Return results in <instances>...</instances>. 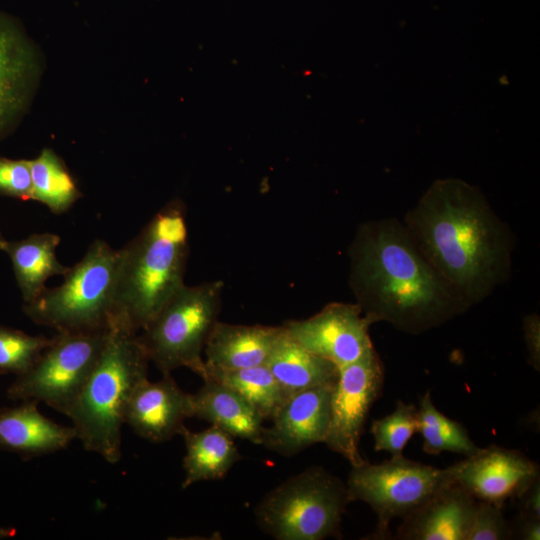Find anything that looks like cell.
Wrapping results in <instances>:
<instances>
[{
    "label": "cell",
    "mask_w": 540,
    "mask_h": 540,
    "mask_svg": "<svg viewBox=\"0 0 540 540\" xmlns=\"http://www.w3.org/2000/svg\"><path fill=\"white\" fill-rule=\"evenodd\" d=\"M44 70L40 47L18 19L0 11V141L28 113Z\"/></svg>",
    "instance_id": "8fae6325"
},
{
    "label": "cell",
    "mask_w": 540,
    "mask_h": 540,
    "mask_svg": "<svg viewBox=\"0 0 540 540\" xmlns=\"http://www.w3.org/2000/svg\"><path fill=\"white\" fill-rule=\"evenodd\" d=\"M417 422V432L423 439V451L427 454L439 455L448 451L468 457L480 449L461 423L448 418L436 408L430 391L420 399Z\"/></svg>",
    "instance_id": "d4e9b609"
},
{
    "label": "cell",
    "mask_w": 540,
    "mask_h": 540,
    "mask_svg": "<svg viewBox=\"0 0 540 540\" xmlns=\"http://www.w3.org/2000/svg\"><path fill=\"white\" fill-rule=\"evenodd\" d=\"M192 401L194 417L219 427L233 438L261 445L265 420L233 389L205 380L203 386L192 394Z\"/></svg>",
    "instance_id": "d6986e66"
},
{
    "label": "cell",
    "mask_w": 540,
    "mask_h": 540,
    "mask_svg": "<svg viewBox=\"0 0 540 540\" xmlns=\"http://www.w3.org/2000/svg\"><path fill=\"white\" fill-rule=\"evenodd\" d=\"M180 435L186 448L182 489L200 481L223 479L242 458L233 437L215 425L198 432L185 427Z\"/></svg>",
    "instance_id": "7402d4cb"
},
{
    "label": "cell",
    "mask_w": 540,
    "mask_h": 540,
    "mask_svg": "<svg viewBox=\"0 0 540 540\" xmlns=\"http://www.w3.org/2000/svg\"><path fill=\"white\" fill-rule=\"evenodd\" d=\"M224 283L183 284L138 334L148 358L162 374L185 367L202 379V353L218 321Z\"/></svg>",
    "instance_id": "52a82bcc"
},
{
    "label": "cell",
    "mask_w": 540,
    "mask_h": 540,
    "mask_svg": "<svg viewBox=\"0 0 540 540\" xmlns=\"http://www.w3.org/2000/svg\"><path fill=\"white\" fill-rule=\"evenodd\" d=\"M185 214L183 202L171 200L120 248L112 319L136 333L185 284L189 255Z\"/></svg>",
    "instance_id": "3957f363"
},
{
    "label": "cell",
    "mask_w": 540,
    "mask_h": 540,
    "mask_svg": "<svg viewBox=\"0 0 540 540\" xmlns=\"http://www.w3.org/2000/svg\"><path fill=\"white\" fill-rule=\"evenodd\" d=\"M265 365L287 398L308 388L336 382L339 374L335 364L302 347L283 325Z\"/></svg>",
    "instance_id": "ffe728a7"
},
{
    "label": "cell",
    "mask_w": 540,
    "mask_h": 540,
    "mask_svg": "<svg viewBox=\"0 0 540 540\" xmlns=\"http://www.w3.org/2000/svg\"><path fill=\"white\" fill-rule=\"evenodd\" d=\"M417 408L398 400L395 410L380 419H374L370 432L375 451H387L392 456L403 455V450L417 432Z\"/></svg>",
    "instance_id": "484cf974"
},
{
    "label": "cell",
    "mask_w": 540,
    "mask_h": 540,
    "mask_svg": "<svg viewBox=\"0 0 540 540\" xmlns=\"http://www.w3.org/2000/svg\"><path fill=\"white\" fill-rule=\"evenodd\" d=\"M36 401L0 408V448L30 458L65 449L77 439L72 426L45 417Z\"/></svg>",
    "instance_id": "e0dca14e"
},
{
    "label": "cell",
    "mask_w": 540,
    "mask_h": 540,
    "mask_svg": "<svg viewBox=\"0 0 540 540\" xmlns=\"http://www.w3.org/2000/svg\"><path fill=\"white\" fill-rule=\"evenodd\" d=\"M280 326L241 325L217 321L205 347V366L242 369L265 365Z\"/></svg>",
    "instance_id": "ac0fdd59"
},
{
    "label": "cell",
    "mask_w": 540,
    "mask_h": 540,
    "mask_svg": "<svg viewBox=\"0 0 540 540\" xmlns=\"http://www.w3.org/2000/svg\"><path fill=\"white\" fill-rule=\"evenodd\" d=\"M32 177V200L49 208L54 214H63L83 194L63 159L50 148L29 160Z\"/></svg>",
    "instance_id": "cb8c5ba5"
},
{
    "label": "cell",
    "mask_w": 540,
    "mask_h": 540,
    "mask_svg": "<svg viewBox=\"0 0 540 540\" xmlns=\"http://www.w3.org/2000/svg\"><path fill=\"white\" fill-rule=\"evenodd\" d=\"M477 502L459 485L447 483L402 519L395 539L467 540Z\"/></svg>",
    "instance_id": "2e32d148"
},
{
    "label": "cell",
    "mask_w": 540,
    "mask_h": 540,
    "mask_svg": "<svg viewBox=\"0 0 540 540\" xmlns=\"http://www.w3.org/2000/svg\"><path fill=\"white\" fill-rule=\"evenodd\" d=\"M451 483L462 487L477 501L504 507L517 499L540 477L539 465L519 450L496 444L445 468Z\"/></svg>",
    "instance_id": "4fadbf2b"
},
{
    "label": "cell",
    "mask_w": 540,
    "mask_h": 540,
    "mask_svg": "<svg viewBox=\"0 0 540 540\" xmlns=\"http://www.w3.org/2000/svg\"><path fill=\"white\" fill-rule=\"evenodd\" d=\"M61 241L54 233L32 234L17 241H7L8 254L24 303L37 298L46 288V281L55 275L64 276L69 267L60 263L56 248Z\"/></svg>",
    "instance_id": "44dd1931"
},
{
    "label": "cell",
    "mask_w": 540,
    "mask_h": 540,
    "mask_svg": "<svg viewBox=\"0 0 540 540\" xmlns=\"http://www.w3.org/2000/svg\"><path fill=\"white\" fill-rule=\"evenodd\" d=\"M519 520H540V477L533 481L517 498Z\"/></svg>",
    "instance_id": "4dcf8cb0"
},
{
    "label": "cell",
    "mask_w": 540,
    "mask_h": 540,
    "mask_svg": "<svg viewBox=\"0 0 540 540\" xmlns=\"http://www.w3.org/2000/svg\"><path fill=\"white\" fill-rule=\"evenodd\" d=\"M6 243H7V240L4 238V236L0 232V250L4 251Z\"/></svg>",
    "instance_id": "d6a6232c"
},
{
    "label": "cell",
    "mask_w": 540,
    "mask_h": 540,
    "mask_svg": "<svg viewBox=\"0 0 540 540\" xmlns=\"http://www.w3.org/2000/svg\"><path fill=\"white\" fill-rule=\"evenodd\" d=\"M194 417L192 394L184 392L171 377L143 381L133 392L125 412L127 424L138 436L153 442L180 435L186 419Z\"/></svg>",
    "instance_id": "9a60e30c"
},
{
    "label": "cell",
    "mask_w": 540,
    "mask_h": 540,
    "mask_svg": "<svg viewBox=\"0 0 540 540\" xmlns=\"http://www.w3.org/2000/svg\"><path fill=\"white\" fill-rule=\"evenodd\" d=\"M349 257L350 287L372 324L418 335L469 309L396 218L361 224Z\"/></svg>",
    "instance_id": "7a4b0ae2"
},
{
    "label": "cell",
    "mask_w": 540,
    "mask_h": 540,
    "mask_svg": "<svg viewBox=\"0 0 540 540\" xmlns=\"http://www.w3.org/2000/svg\"><path fill=\"white\" fill-rule=\"evenodd\" d=\"M371 325L357 303L342 302L329 303L307 319L283 324L294 341L338 369L375 349L369 335Z\"/></svg>",
    "instance_id": "7c38bea8"
},
{
    "label": "cell",
    "mask_w": 540,
    "mask_h": 540,
    "mask_svg": "<svg viewBox=\"0 0 540 540\" xmlns=\"http://www.w3.org/2000/svg\"><path fill=\"white\" fill-rule=\"evenodd\" d=\"M335 383L318 385L288 397L271 420L272 425L264 428L261 445L291 457L314 444L324 443Z\"/></svg>",
    "instance_id": "5bb4252c"
},
{
    "label": "cell",
    "mask_w": 540,
    "mask_h": 540,
    "mask_svg": "<svg viewBox=\"0 0 540 540\" xmlns=\"http://www.w3.org/2000/svg\"><path fill=\"white\" fill-rule=\"evenodd\" d=\"M447 483L445 469L403 455L351 466L346 482L352 501L367 503L376 514V529L367 538L377 540L391 538L389 525L394 518H406Z\"/></svg>",
    "instance_id": "ba28073f"
},
{
    "label": "cell",
    "mask_w": 540,
    "mask_h": 540,
    "mask_svg": "<svg viewBox=\"0 0 540 540\" xmlns=\"http://www.w3.org/2000/svg\"><path fill=\"white\" fill-rule=\"evenodd\" d=\"M353 502L340 478L313 466L269 491L254 509L256 522L277 540L339 537L347 506Z\"/></svg>",
    "instance_id": "8992f818"
},
{
    "label": "cell",
    "mask_w": 540,
    "mask_h": 540,
    "mask_svg": "<svg viewBox=\"0 0 540 540\" xmlns=\"http://www.w3.org/2000/svg\"><path fill=\"white\" fill-rule=\"evenodd\" d=\"M384 380V364L376 349L339 369L324 443L351 466L366 461L360 453V441L370 410L382 394Z\"/></svg>",
    "instance_id": "30bf717a"
},
{
    "label": "cell",
    "mask_w": 540,
    "mask_h": 540,
    "mask_svg": "<svg viewBox=\"0 0 540 540\" xmlns=\"http://www.w3.org/2000/svg\"><path fill=\"white\" fill-rule=\"evenodd\" d=\"M221 383L241 395L264 420H272L287 396L266 365L226 370L207 368L203 381Z\"/></svg>",
    "instance_id": "603a6c76"
},
{
    "label": "cell",
    "mask_w": 540,
    "mask_h": 540,
    "mask_svg": "<svg viewBox=\"0 0 540 540\" xmlns=\"http://www.w3.org/2000/svg\"><path fill=\"white\" fill-rule=\"evenodd\" d=\"M0 195L32 200V177L29 160L0 157Z\"/></svg>",
    "instance_id": "f1b7e54d"
},
{
    "label": "cell",
    "mask_w": 540,
    "mask_h": 540,
    "mask_svg": "<svg viewBox=\"0 0 540 540\" xmlns=\"http://www.w3.org/2000/svg\"><path fill=\"white\" fill-rule=\"evenodd\" d=\"M503 507L478 501L467 540H507L514 533L502 512Z\"/></svg>",
    "instance_id": "83f0119b"
},
{
    "label": "cell",
    "mask_w": 540,
    "mask_h": 540,
    "mask_svg": "<svg viewBox=\"0 0 540 540\" xmlns=\"http://www.w3.org/2000/svg\"><path fill=\"white\" fill-rule=\"evenodd\" d=\"M107 329L56 332L32 366L16 376L7 396L43 402L66 415L99 357Z\"/></svg>",
    "instance_id": "9c48e42d"
},
{
    "label": "cell",
    "mask_w": 540,
    "mask_h": 540,
    "mask_svg": "<svg viewBox=\"0 0 540 540\" xmlns=\"http://www.w3.org/2000/svg\"><path fill=\"white\" fill-rule=\"evenodd\" d=\"M120 249L96 239L84 257L55 288H45L23 311L34 323L56 332H93L108 328L113 315Z\"/></svg>",
    "instance_id": "5b68a950"
},
{
    "label": "cell",
    "mask_w": 540,
    "mask_h": 540,
    "mask_svg": "<svg viewBox=\"0 0 540 540\" xmlns=\"http://www.w3.org/2000/svg\"><path fill=\"white\" fill-rule=\"evenodd\" d=\"M403 223L469 308L510 277L514 235L478 188L459 179L435 181Z\"/></svg>",
    "instance_id": "6da1fadb"
},
{
    "label": "cell",
    "mask_w": 540,
    "mask_h": 540,
    "mask_svg": "<svg viewBox=\"0 0 540 540\" xmlns=\"http://www.w3.org/2000/svg\"><path fill=\"white\" fill-rule=\"evenodd\" d=\"M524 339L528 352V363L537 371L540 370V318L536 313L526 315L523 319Z\"/></svg>",
    "instance_id": "f546056e"
},
{
    "label": "cell",
    "mask_w": 540,
    "mask_h": 540,
    "mask_svg": "<svg viewBox=\"0 0 540 540\" xmlns=\"http://www.w3.org/2000/svg\"><path fill=\"white\" fill-rule=\"evenodd\" d=\"M149 358L138 333L111 320L99 357L66 415L84 449L110 464L122 456V426L135 389L148 379Z\"/></svg>",
    "instance_id": "277c9868"
},
{
    "label": "cell",
    "mask_w": 540,
    "mask_h": 540,
    "mask_svg": "<svg viewBox=\"0 0 540 540\" xmlns=\"http://www.w3.org/2000/svg\"><path fill=\"white\" fill-rule=\"evenodd\" d=\"M519 538L523 540H539L540 520H519Z\"/></svg>",
    "instance_id": "1f68e13d"
},
{
    "label": "cell",
    "mask_w": 540,
    "mask_h": 540,
    "mask_svg": "<svg viewBox=\"0 0 540 540\" xmlns=\"http://www.w3.org/2000/svg\"><path fill=\"white\" fill-rule=\"evenodd\" d=\"M50 339L0 326V373L16 376L24 373L49 344Z\"/></svg>",
    "instance_id": "4316f807"
}]
</instances>
